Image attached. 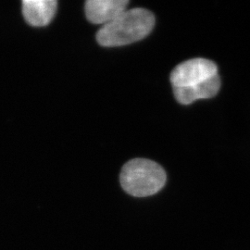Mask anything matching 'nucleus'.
Listing matches in <instances>:
<instances>
[{"mask_svg": "<svg viewBox=\"0 0 250 250\" xmlns=\"http://www.w3.org/2000/svg\"><path fill=\"white\" fill-rule=\"evenodd\" d=\"M154 25L155 17L151 11L142 8L126 9L103 25L97 34V41L106 47L130 45L148 36Z\"/></svg>", "mask_w": 250, "mask_h": 250, "instance_id": "1", "label": "nucleus"}, {"mask_svg": "<svg viewBox=\"0 0 250 250\" xmlns=\"http://www.w3.org/2000/svg\"><path fill=\"white\" fill-rule=\"evenodd\" d=\"M126 193L135 197H149L161 191L166 183V172L155 161L134 159L125 163L120 176Z\"/></svg>", "mask_w": 250, "mask_h": 250, "instance_id": "2", "label": "nucleus"}, {"mask_svg": "<svg viewBox=\"0 0 250 250\" xmlns=\"http://www.w3.org/2000/svg\"><path fill=\"white\" fill-rule=\"evenodd\" d=\"M218 74V67L213 62L197 58L180 63L170 73L172 87H188L208 80Z\"/></svg>", "mask_w": 250, "mask_h": 250, "instance_id": "3", "label": "nucleus"}, {"mask_svg": "<svg viewBox=\"0 0 250 250\" xmlns=\"http://www.w3.org/2000/svg\"><path fill=\"white\" fill-rule=\"evenodd\" d=\"M128 4L127 0H89L85 3V15L90 22L105 25L125 11Z\"/></svg>", "mask_w": 250, "mask_h": 250, "instance_id": "4", "label": "nucleus"}, {"mask_svg": "<svg viewBox=\"0 0 250 250\" xmlns=\"http://www.w3.org/2000/svg\"><path fill=\"white\" fill-rule=\"evenodd\" d=\"M221 88V79L217 74L208 80L188 87H173L176 100L183 105H189L197 99H211Z\"/></svg>", "mask_w": 250, "mask_h": 250, "instance_id": "5", "label": "nucleus"}, {"mask_svg": "<svg viewBox=\"0 0 250 250\" xmlns=\"http://www.w3.org/2000/svg\"><path fill=\"white\" fill-rule=\"evenodd\" d=\"M57 7L56 0H24L22 1V13L30 25L43 27L52 21Z\"/></svg>", "mask_w": 250, "mask_h": 250, "instance_id": "6", "label": "nucleus"}]
</instances>
